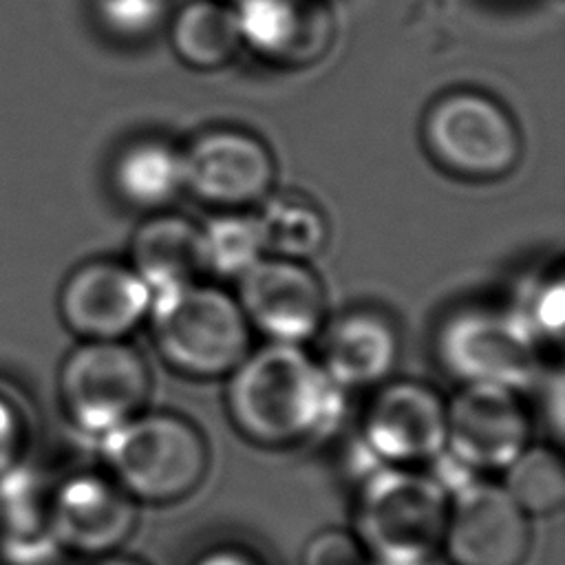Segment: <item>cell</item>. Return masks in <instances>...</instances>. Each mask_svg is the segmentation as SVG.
<instances>
[{
  "mask_svg": "<svg viewBox=\"0 0 565 565\" xmlns=\"http://www.w3.org/2000/svg\"><path fill=\"white\" fill-rule=\"evenodd\" d=\"M227 415L252 444L285 448L327 433L344 413V388L300 347L269 342L227 375Z\"/></svg>",
  "mask_w": 565,
  "mask_h": 565,
  "instance_id": "cell-1",
  "label": "cell"
},
{
  "mask_svg": "<svg viewBox=\"0 0 565 565\" xmlns=\"http://www.w3.org/2000/svg\"><path fill=\"white\" fill-rule=\"evenodd\" d=\"M448 497L419 468L380 463L355 492L351 532L373 565H428L441 554Z\"/></svg>",
  "mask_w": 565,
  "mask_h": 565,
  "instance_id": "cell-2",
  "label": "cell"
},
{
  "mask_svg": "<svg viewBox=\"0 0 565 565\" xmlns=\"http://www.w3.org/2000/svg\"><path fill=\"white\" fill-rule=\"evenodd\" d=\"M102 457L139 505H170L194 494L210 472L203 433L177 413H139L102 437Z\"/></svg>",
  "mask_w": 565,
  "mask_h": 565,
  "instance_id": "cell-3",
  "label": "cell"
},
{
  "mask_svg": "<svg viewBox=\"0 0 565 565\" xmlns=\"http://www.w3.org/2000/svg\"><path fill=\"white\" fill-rule=\"evenodd\" d=\"M150 335L161 358L183 375H230L249 353V324L227 291L188 282L152 294Z\"/></svg>",
  "mask_w": 565,
  "mask_h": 565,
  "instance_id": "cell-4",
  "label": "cell"
},
{
  "mask_svg": "<svg viewBox=\"0 0 565 565\" xmlns=\"http://www.w3.org/2000/svg\"><path fill=\"white\" fill-rule=\"evenodd\" d=\"M422 139L437 166L472 181L501 179L523 157L521 130L512 115L477 90L435 99L424 115Z\"/></svg>",
  "mask_w": 565,
  "mask_h": 565,
  "instance_id": "cell-5",
  "label": "cell"
},
{
  "mask_svg": "<svg viewBox=\"0 0 565 565\" xmlns=\"http://www.w3.org/2000/svg\"><path fill=\"white\" fill-rule=\"evenodd\" d=\"M150 391L148 362L124 340H84L60 369V397L68 417L99 437L143 413Z\"/></svg>",
  "mask_w": 565,
  "mask_h": 565,
  "instance_id": "cell-6",
  "label": "cell"
},
{
  "mask_svg": "<svg viewBox=\"0 0 565 565\" xmlns=\"http://www.w3.org/2000/svg\"><path fill=\"white\" fill-rule=\"evenodd\" d=\"M439 364L461 384L527 391L541 373L539 344L510 309H459L435 338Z\"/></svg>",
  "mask_w": 565,
  "mask_h": 565,
  "instance_id": "cell-7",
  "label": "cell"
},
{
  "mask_svg": "<svg viewBox=\"0 0 565 565\" xmlns=\"http://www.w3.org/2000/svg\"><path fill=\"white\" fill-rule=\"evenodd\" d=\"M530 516L501 483L463 477L448 497L441 554L450 565H523Z\"/></svg>",
  "mask_w": 565,
  "mask_h": 565,
  "instance_id": "cell-8",
  "label": "cell"
},
{
  "mask_svg": "<svg viewBox=\"0 0 565 565\" xmlns=\"http://www.w3.org/2000/svg\"><path fill=\"white\" fill-rule=\"evenodd\" d=\"M530 446V415L516 391L463 384L446 402V457L466 472L505 470Z\"/></svg>",
  "mask_w": 565,
  "mask_h": 565,
  "instance_id": "cell-9",
  "label": "cell"
},
{
  "mask_svg": "<svg viewBox=\"0 0 565 565\" xmlns=\"http://www.w3.org/2000/svg\"><path fill=\"white\" fill-rule=\"evenodd\" d=\"M362 441L382 466L435 463L446 452V399L422 382H382L364 411Z\"/></svg>",
  "mask_w": 565,
  "mask_h": 565,
  "instance_id": "cell-10",
  "label": "cell"
},
{
  "mask_svg": "<svg viewBox=\"0 0 565 565\" xmlns=\"http://www.w3.org/2000/svg\"><path fill=\"white\" fill-rule=\"evenodd\" d=\"M183 188L199 201L223 210H243L271 194L276 161L252 132L212 128L181 150Z\"/></svg>",
  "mask_w": 565,
  "mask_h": 565,
  "instance_id": "cell-11",
  "label": "cell"
},
{
  "mask_svg": "<svg viewBox=\"0 0 565 565\" xmlns=\"http://www.w3.org/2000/svg\"><path fill=\"white\" fill-rule=\"evenodd\" d=\"M236 287L247 324L271 342L302 347L324 327V287L307 263L267 254L236 278Z\"/></svg>",
  "mask_w": 565,
  "mask_h": 565,
  "instance_id": "cell-12",
  "label": "cell"
},
{
  "mask_svg": "<svg viewBox=\"0 0 565 565\" xmlns=\"http://www.w3.org/2000/svg\"><path fill=\"white\" fill-rule=\"evenodd\" d=\"M137 523L139 503L108 475H75L49 499L55 545L90 558L115 554Z\"/></svg>",
  "mask_w": 565,
  "mask_h": 565,
  "instance_id": "cell-13",
  "label": "cell"
},
{
  "mask_svg": "<svg viewBox=\"0 0 565 565\" xmlns=\"http://www.w3.org/2000/svg\"><path fill=\"white\" fill-rule=\"evenodd\" d=\"M152 294L130 265L90 260L60 289V316L84 340H124L150 309Z\"/></svg>",
  "mask_w": 565,
  "mask_h": 565,
  "instance_id": "cell-14",
  "label": "cell"
},
{
  "mask_svg": "<svg viewBox=\"0 0 565 565\" xmlns=\"http://www.w3.org/2000/svg\"><path fill=\"white\" fill-rule=\"evenodd\" d=\"M234 13L241 44L282 66L313 64L335 35L327 0H238Z\"/></svg>",
  "mask_w": 565,
  "mask_h": 565,
  "instance_id": "cell-15",
  "label": "cell"
},
{
  "mask_svg": "<svg viewBox=\"0 0 565 565\" xmlns=\"http://www.w3.org/2000/svg\"><path fill=\"white\" fill-rule=\"evenodd\" d=\"M397 355V331L382 313L360 309L322 327L318 364L344 391L386 382Z\"/></svg>",
  "mask_w": 565,
  "mask_h": 565,
  "instance_id": "cell-16",
  "label": "cell"
},
{
  "mask_svg": "<svg viewBox=\"0 0 565 565\" xmlns=\"http://www.w3.org/2000/svg\"><path fill=\"white\" fill-rule=\"evenodd\" d=\"M130 267L150 294L196 282L205 274L199 225L170 212L150 216L132 234Z\"/></svg>",
  "mask_w": 565,
  "mask_h": 565,
  "instance_id": "cell-17",
  "label": "cell"
},
{
  "mask_svg": "<svg viewBox=\"0 0 565 565\" xmlns=\"http://www.w3.org/2000/svg\"><path fill=\"white\" fill-rule=\"evenodd\" d=\"M177 57L196 71L227 66L241 51L234 4L227 0H190L170 22Z\"/></svg>",
  "mask_w": 565,
  "mask_h": 565,
  "instance_id": "cell-18",
  "label": "cell"
},
{
  "mask_svg": "<svg viewBox=\"0 0 565 565\" xmlns=\"http://www.w3.org/2000/svg\"><path fill=\"white\" fill-rule=\"evenodd\" d=\"M110 177L126 205L161 210L183 190L181 150L161 139H139L117 154Z\"/></svg>",
  "mask_w": 565,
  "mask_h": 565,
  "instance_id": "cell-19",
  "label": "cell"
},
{
  "mask_svg": "<svg viewBox=\"0 0 565 565\" xmlns=\"http://www.w3.org/2000/svg\"><path fill=\"white\" fill-rule=\"evenodd\" d=\"M256 212L265 252L269 256L307 263L329 243V223L322 210L300 194H269Z\"/></svg>",
  "mask_w": 565,
  "mask_h": 565,
  "instance_id": "cell-20",
  "label": "cell"
},
{
  "mask_svg": "<svg viewBox=\"0 0 565 565\" xmlns=\"http://www.w3.org/2000/svg\"><path fill=\"white\" fill-rule=\"evenodd\" d=\"M199 232L203 267L221 278H238L267 256L256 214L225 210L212 216L205 225H199Z\"/></svg>",
  "mask_w": 565,
  "mask_h": 565,
  "instance_id": "cell-21",
  "label": "cell"
},
{
  "mask_svg": "<svg viewBox=\"0 0 565 565\" xmlns=\"http://www.w3.org/2000/svg\"><path fill=\"white\" fill-rule=\"evenodd\" d=\"M501 486L527 516H547L565 505V463L543 444H530L505 470Z\"/></svg>",
  "mask_w": 565,
  "mask_h": 565,
  "instance_id": "cell-22",
  "label": "cell"
},
{
  "mask_svg": "<svg viewBox=\"0 0 565 565\" xmlns=\"http://www.w3.org/2000/svg\"><path fill=\"white\" fill-rule=\"evenodd\" d=\"M510 311L521 320L539 347L543 342H558L565 324V289L561 274L527 282Z\"/></svg>",
  "mask_w": 565,
  "mask_h": 565,
  "instance_id": "cell-23",
  "label": "cell"
},
{
  "mask_svg": "<svg viewBox=\"0 0 565 565\" xmlns=\"http://www.w3.org/2000/svg\"><path fill=\"white\" fill-rule=\"evenodd\" d=\"M166 0H95L99 24L119 40H143L166 18Z\"/></svg>",
  "mask_w": 565,
  "mask_h": 565,
  "instance_id": "cell-24",
  "label": "cell"
},
{
  "mask_svg": "<svg viewBox=\"0 0 565 565\" xmlns=\"http://www.w3.org/2000/svg\"><path fill=\"white\" fill-rule=\"evenodd\" d=\"M300 565H373L351 530L327 527L316 532L305 550Z\"/></svg>",
  "mask_w": 565,
  "mask_h": 565,
  "instance_id": "cell-25",
  "label": "cell"
},
{
  "mask_svg": "<svg viewBox=\"0 0 565 565\" xmlns=\"http://www.w3.org/2000/svg\"><path fill=\"white\" fill-rule=\"evenodd\" d=\"M20 444V419L11 406L0 399V477L11 470Z\"/></svg>",
  "mask_w": 565,
  "mask_h": 565,
  "instance_id": "cell-26",
  "label": "cell"
},
{
  "mask_svg": "<svg viewBox=\"0 0 565 565\" xmlns=\"http://www.w3.org/2000/svg\"><path fill=\"white\" fill-rule=\"evenodd\" d=\"M192 565H263L256 556L241 547H214L201 554Z\"/></svg>",
  "mask_w": 565,
  "mask_h": 565,
  "instance_id": "cell-27",
  "label": "cell"
},
{
  "mask_svg": "<svg viewBox=\"0 0 565 565\" xmlns=\"http://www.w3.org/2000/svg\"><path fill=\"white\" fill-rule=\"evenodd\" d=\"M90 565H148L143 563L141 558H135V556H121V554H106V556H99L95 558Z\"/></svg>",
  "mask_w": 565,
  "mask_h": 565,
  "instance_id": "cell-28",
  "label": "cell"
},
{
  "mask_svg": "<svg viewBox=\"0 0 565 565\" xmlns=\"http://www.w3.org/2000/svg\"><path fill=\"white\" fill-rule=\"evenodd\" d=\"M227 2H232V4H234V2H238V0H227Z\"/></svg>",
  "mask_w": 565,
  "mask_h": 565,
  "instance_id": "cell-29",
  "label": "cell"
}]
</instances>
